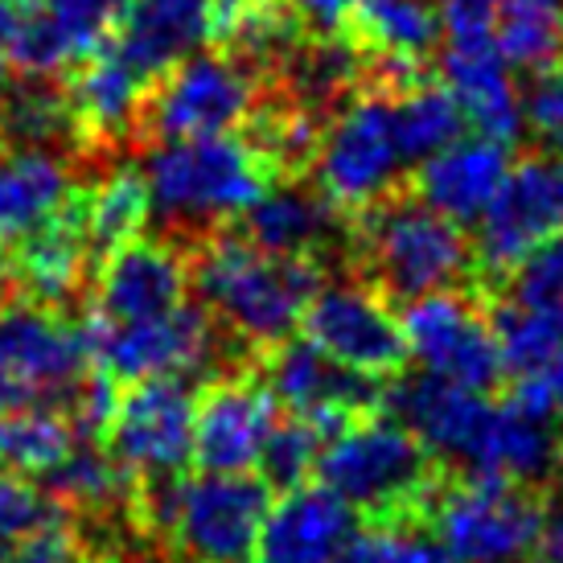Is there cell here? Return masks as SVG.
Masks as SVG:
<instances>
[{
    "instance_id": "cell-1",
    "label": "cell",
    "mask_w": 563,
    "mask_h": 563,
    "mask_svg": "<svg viewBox=\"0 0 563 563\" xmlns=\"http://www.w3.org/2000/svg\"><path fill=\"white\" fill-rule=\"evenodd\" d=\"M321 267L325 264L317 260L255 247L231 227H219L189 247V284L198 288V300L222 333H231L239 350L255 358L288 342L300 325L321 288Z\"/></svg>"
},
{
    "instance_id": "cell-2",
    "label": "cell",
    "mask_w": 563,
    "mask_h": 563,
    "mask_svg": "<svg viewBox=\"0 0 563 563\" xmlns=\"http://www.w3.org/2000/svg\"><path fill=\"white\" fill-rule=\"evenodd\" d=\"M141 177L148 189V219L194 243L243 219V210L280 181L243 132L153 144Z\"/></svg>"
},
{
    "instance_id": "cell-3",
    "label": "cell",
    "mask_w": 563,
    "mask_h": 563,
    "mask_svg": "<svg viewBox=\"0 0 563 563\" xmlns=\"http://www.w3.org/2000/svg\"><path fill=\"white\" fill-rule=\"evenodd\" d=\"M272 510V485L255 473L144 477L132 522L181 563H247Z\"/></svg>"
},
{
    "instance_id": "cell-4",
    "label": "cell",
    "mask_w": 563,
    "mask_h": 563,
    "mask_svg": "<svg viewBox=\"0 0 563 563\" xmlns=\"http://www.w3.org/2000/svg\"><path fill=\"white\" fill-rule=\"evenodd\" d=\"M317 473L321 485L371 518V527H423L449 482L423 440L404 420L383 416H362L333 432Z\"/></svg>"
},
{
    "instance_id": "cell-5",
    "label": "cell",
    "mask_w": 563,
    "mask_h": 563,
    "mask_svg": "<svg viewBox=\"0 0 563 563\" xmlns=\"http://www.w3.org/2000/svg\"><path fill=\"white\" fill-rule=\"evenodd\" d=\"M350 260H358V280L387 300L411 305L465 280L473 272V243L461 222L444 219L416 194L395 189L354 214Z\"/></svg>"
},
{
    "instance_id": "cell-6",
    "label": "cell",
    "mask_w": 563,
    "mask_h": 563,
    "mask_svg": "<svg viewBox=\"0 0 563 563\" xmlns=\"http://www.w3.org/2000/svg\"><path fill=\"white\" fill-rule=\"evenodd\" d=\"M407 169L411 161L399 132L395 91L387 87H366L350 95L321 128V144L313 157L317 189L350 214H362L366 206L395 194Z\"/></svg>"
},
{
    "instance_id": "cell-7",
    "label": "cell",
    "mask_w": 563,
    "mask_h": 563,
    "mask_svg": "<svg viewBox=\"0 0 563 563\" xmlns=\"http://www.w3.org/2000/svg\"><path fill=\"white\" fill-rule=\"evenodd\" d=\"M264 103V75L231 49H198L153 82L136 144L227 136Z\"/></svg>"
},
{
    "instance_id": "cell-8",
    "label": "cell",
    "mask_w": 563,
    "mask_h": 563,
    "mask_svg": "<svg viewBox=\"0 0 563 563\" xmlns=\"http://www.w3.org/2000/svg\"><path fill=\"white\" fill-rule=\"evenodd\" d=\"M82 342L91 354V366L111 375L115 383H144V378H198L219 371L222 329L210 317L202 300L177 305L173 313L148 317V321H99L82 317Z\"/></svg>"
},
{
    "instance_id": "cell-9",
    "label": "cell",
    "mask_w": 563,
    "mask_h": 563,
    "mask_svg": "<svg viewBox=\"0 0 563 563\" xmlns=\"http://www.w3.org/2000/svg\"><path fill=\"white\" fill-rule=\"evenodd\" d=\"M539 522L543 498L531 485L461 477L444 482L423 527L453 563H518L534 551Z\"/></svg>"
},
{
    "instance_id": "cell-10",
    "label": "cell",
    "mask_w": 563,
    "mask_h": 563,
    "mask_svg": "<svg viewBox=\"0 0 563 563\" xmlns=\"http://www.w3.org/2000/svg\"><path fill=\"white\" fill-rule=\"evenodd\" d=\"M551 235H563V157L539 148L510 165L498 198L477 219L473 276L482 292H494L518 260Z\"/></svg>"
},
{
    "instance_id": "cell-11",
    "label": "cell",
    "mask_w": 563,
    "mask_h": 563,
    "mask_svg": "<svg viewBox=\"0 0 563 563\" xmlns=\"http://www.w3.org/2000/svg\"><path fill=\"white\" fill-rule=\"evenodd\" d=\"M82 329L63 309L30 297L0 300V383L25 404L66 407L91 371Z\"/></svg>"
},
{
    "instance_id": "cell-12",
    "label": "cell",
    "mask_w": 563,
    "mask_h": 563,
    "mask_svg": "<svg viewBox=\"0 0 563 563\" xmlns=\"http://www.w3.org/2000/svg\"><path fill=\"white\" fill-rule=\"evenodd\" d=\"M407 354L420 362L423 375L453 383L465 391H494L501 371V354L489 329V309L461 292H432L411 300L399 317Z\"/></svg>"
},
{
    "instance_id": "cell-13",
    "label": "cell",
    "mask_w": 563,
    "mask_h": 563,
    "mask_svg": "<svg viewBox=\"0 0 563 563\" xmlns=\"http://www.w3.org/2000/svg\"><path fill=\"white\" fill-rule=\"evenodd\" d=\"M260 378L276 395V404L300 420L325 428L329 437L362 416H375L387 404L383 378L350 371L338 358H329L325 350H317L309 338H288L260 354Z\"/></svg>"
},
{
    "instance_id": "cell-14",
    "label": "cell",
    "mask_w": 563,
    "mask_h": 563,
    "mask_svg": "<svg viewBox=\"0 0 563 563\" xmlns=\"http://www.w3.org/2000/svg\"><path fill=\"white\" fill-rule=\"evenodd\" d=\"M300 329L329 358L383 383L399 378L407 362L404 325L395 317L391 300L366 280L321 284L300 317Z\"/></svg>"
},
{
    "instance_id": "cell-15",
    "label": "cell",
    "mask_w": 563,
    "mask_h": 563,
    "mask_svg": "<svg viewBox=\"0 0 563 563\" xmlns=\"http://www.w3.org/2000/svg\"><path fill=\"white\" fill-rule=\"evenodd\" d=\"M95 267L99 255L87 227V189L75 186L33 231L0 251V280L9 284V292L54 309L79 297L87 280H95Z\"/></svg>"
},
{
    "instance_id": "cell-16",
    "label": "cell",
    "mask_w": 563,
    "mask_h": 563,
    "mask_svg": "<svg viewBox=\"0 0 563 563\" xmlns=\"http://www.w3.org/2000/svg\"><path fill=\"white\" fill-rule=\"evenodd\" d=\"M440 75L444 87L456 95L465 111V124H473L485 141L510 144L522 136V95H518L510 66L494 46V21L485 16H444V42H440Z\"/></svg>"
},
{
    "instance_id": "cell-17",
    "label": "cell",
    "mask_w": 563,
    "mask_h": 563,
    "mask_svg": "<svg viewBox=\"0 0 563 563\" xmlns=\"http://www.w3.org/2000/svg\"><path fill=\"white\" fill-rule=\"evenodd\" d=\"M198 395L189 378H144L120 395L108 444L136 477H173L194 461Z\"/></svg>"
},
{
    "instance_id": "cell-18",
    "label": "cell",
    "mask_w": 563,
    "mask_h": 563,
    "mask_svg": "<svg viewBox=\"0 0 563 563\" xmlns=\"http://www.w3.org/2000/svg\"><path fill=\"white\" fill-rule=\"evenodd\" d=\"M189 292V251L169 239H144L115 247L95 267L91 280V309L99 321H148V317L173 313L186 305Z\"/></svg>"
},
{
    "instance_id": "cell-19",
    "label": "cell",
    "mask_w": 563,
    "mask_h": 563,
    "mask_svg": "<svg viewBox=\"0 0 563 563\" xmlns=\"http://www.w3.org/2000/svg\"><path fill=\"white\" fill-rule=\"evenodd\" d=\"M280 404L260 375H222L198 395L194 461L202 473H251L260 465Z\"/></svg>"
},
{
    "instance_id": "cell-20",
    "label": "cell",
    "mask_w": 563,
    "mask_h": 563,
    "mask_svg": "<svg viewBox=\"0 0 563 563\" xmlns=\"http://www.w3.org/2000/svg\"><path fill=\"white\" fill-rule=\"evenodd\" d=\"M239 235L255 247L276 255H300V260H350L354 247V214L342 210L329 194L300 181H276L255 198L251 210L239 219Z\"/></svg>"
},
{
    "instance_id": "cell-21",
    "label": "cell",
    "mask_w": 563,
    "mask_h": 563,
    "mask_svg": "<svg viewBox=\"0 0 563 563\" xmlns=\"http://www.w3.org/2000/svg\"><path fill=\"white\" fill-rule=\"evenodd\" d=\"M345 37L366 54L371 87L404 91L444 42V13L437 0H354Z\"/></svg>"
},
{
    "instance_id": "cell-22",
    "label": "cell",
    "mask_w": 563,
    "mask_h": 563,
    "mask_svg": "<svg viewBox=\"0 0 563 563\" xmlns=\"http://www.w3.org/2000/svg\"><path fill=\"white\" fill-rule=\"evenodd\" d=\"M206 42H214V0H128L103 37L144 82L169 75Z\"/></svg>"
},
{
    "instance_id": "cell-23",
    "label": "cell",
    "mask_w": 563,
    "mask_h": 563,
    "mask_svg": "<svg viewBox=\"0 0 563 563\" xmlns=\"http://www.w3.org/2000/svg\"><path fill=\"white\" fill-rule=\"evenodd\" d=\"M75 124L82 136V153H108L120 144H136L144 115V99L153 82H144L128 63H120L103 42L70 66V79H63Z\"/></svg>"
},
{
    "instance_id": "cell-24",
    "label": "cell",
    "mask_w": 563,
    "mask_h": 563,
    "mask_svg": "<svg viewBox=\"0 0 563 563\" xmlns=\"http://www.w3.org/2000/svg\"><path fill=\"white\" fill-rule=\"evenodd\" d=\"M358 539V510L329 485L288 489L260 531V563H338Z\"/></svg>"
},
{
    "instance_id": "cell-25",
    "label": "cell",
    "mask_w": 563,
    "mask_h": 563,
    "mask_svg": "<svg viewBox=\"0 0 563 563\" xmlns=\"http://www.w3.org/2000/svg\"><path fill=\"white\" fill-rule=\"evenodd\" d=\"M128 0H37L25 13L9 58L21 75L54 79L63 66H75L108 37L111 21Z\"/></svg>"
},
{
    "instance_id": "cell-26",
    "label": "cell",
    "mask_w": 563,
    "mask_h": 563,
    "mask_svg": "<svg viewBox=\"0 0 563 563\" xmlns=\"http://www.w3.org/2000/svg\"><path fill=\"white\" fill-rule=\"evenodd\" d=\"M510 173V148L485 136H461L444 153L420 161L411 177V194L440 210L453 222H477L498 198L501 181Z\"/></svg>"
},
{
    "instance_id": "cell-27",
    "label": "cell",
    "mask_w": 563,
    "mask_h": 563,
    "mask_svg": "<svg viewBox=\"0 0 563 563\" xmlns=\"http://www.w3.org/2000/svg\"><path fill=\"white\" fill-rule=\"evenodd\" d=\"M42 489L54 501H63L75 518H132V506H136V494H141V477L128 470L108 444L82 440L58 470H49L42 477Z\"/></svg>"
},
{
    "instance_id": "cell-28",
    "label": "cell",
    "mask_w": 563,
    "mask_h": 563,
    "mask_svg": "<svg viewBox=\"0 0 563 563\" xmlns=\"http://www.w3.org/2000/svg\"><path fill=\"white\" fill-rule=\"evenodd\" d=\"M70 194L63 157L42 148H4L0 153V251L33 231L54 206Z\"/></svg>"
},
{
    "instance_id": "cell-29",
    "label": "cell",
    "mask_w": 563,
    "mask_h": 563,
    "mask_svg": "<svg viewBox=\"0 0 563 563\" xmlns=\"http://www.w3.org/2000/svg\"><path fill=\"white\" fill-rule=\"evenodd\" d=\"M0 136L9 141V148H42L54 157H63L66 148L82 153L66 87L46 75H25L9 87V99L0 111Z\"/></svg>"
},
{
    "instance_id": "cell-30",
    "label": "cell",
    "mask_w": 563,
    "mask_h": 563,
    "mask_svg": "<svg viewBox=\"0 0 563 563\" xmlns=\"http://www.w3.org/2000/svg\"><path fill=\"white\" fill-rule=\"evenodd\" d=\"M82 440L66 407L33 404L16 411H0V473L9 477H46L58 470Z\"/></svg>"
},
{
    "instance_id": "cell-31",
    "label": "cell",
    "mask_w": 563,
    "mask_h": 563,
    "mask_svg": "<svg viewBox=\"0 0 563 563\" xmlns=\"http://www.w3.org/2000/svg\"><path fill=\"white\" fill-rule=\"evenodd\" d=\"M489 329L498 342L501 371L515 378L534 375L563 354V305L501 297L498 305H489Z\"/></svg>"
},
{
    "instance_id": "cell-32",
    "label": "cell",
    "mask_w": 563,
    "mask_h": 563,
    "mask_svg": "<svg viewBox=\"0 0 563 563\" xmlns=\"http://www.w3.org/2000/svg\"><path fill=\"white\" fill-rule=\"evenodd\" d=\"M144 222H148V189H144L141 169L115 165L95 186H87V227H91L99 264L115 247H124L141 235Z\"/></svg>"
},
{
    "instance_id": "cell-33",
    "label": "cell",
    "mask_w": 563,
    "mask_h": 563,
    "mask_svg": "<svg viewBox=\"0 0 563 563\" xmlns=\"http://www.w3.org/2000/svg\"><path fill=\"white\" fill-rule=\"evenodd\" d=\"M395 111H399V132H404V148L411 165L437 157L465 136V111L444 82L420 79L404 91H395Z\"/></svg>"
},
{
    "instance_id": "cell-34",
    "label": "cell",
    "mask_w": 563,
    "mask_h": 563,
    "mask_svg": "<svg viewBox=\"0 0 563 563\" xmlns=\"http://www.w3.org/2000/svg\"><path fill=\"white\" fill-rule=\"evenodd\" d=\"M329 432L317 428V423L300 420H280L267 437L264 453H260V477H264L272 489H297L317 473V461H321V449H325Z\"/></svg>"
},
{
    "instance_id": "cell-35",
    "label": "cell",
    "mask_w": 563,
    "mask_h": 563,
    "mask_svg": "<svg viewBox=\"0 0 563 563\" xmlns=\"http://www.w3.org/2000/svg\"><path fill=\"white\" fill-rule=\"evenodd\" d=\"M0 563H108V560L87 539L79 518L63 506L58 515H49L46 522H37L33 531L13 539L9 548H0Z\"/></svg>"
},
{
    "instance_id": "cell-36",
    "label": "cell",
    "mask_w": 563,
    "mask_h": 563,
    "mask_svg": "<svg viewBox=\"0 0 563 563\" xmlns=\"http://www.w3.org/2000/svg\"><path fill=\"white\" fill-rule=\"evenodd\" d=\"M338 563H453L428 527H371Z\"/></svg>"
},
{
    "instance_id": "cell-37",
    "label": "cell",
    "mask_w": 563,
    "mask_h": 563,
    "mask_svg": "<svg viewBox=\"0 0 563 563\" xmlns=\"http://www.w3.org/2000/svg\"><path fill=\"white\" fill-rule=\"evenodd\" d=\"M494 292L510 300H534V305H563V235H551L531 255H522Z\"/></svg>"
},
{
    "instance_id": "cell-38",
    "label": "cell",
    "mask_w": 563,
    "mask_h": 563,
    "mask_svg": "<svg viewBox=\"0 0 563 563\" xmlns=\"http://www.w3.org/2000/svg\"><path fill=\"white\" fill-rule=\"evenodd\" d=\"M522 120L543 153L563 157V58L534 70L527 99H522Z\"/></svg>"
},
{
    "instance_id": "cell-39",
    "label": "cell",
    "mask_w": 563,
    "mask_h": 563,
    "mask_svg": "<svg viewBox=\"0 0 563 563\" xmlns=\"http://www.w3.org/2000/svg\"><path fill=\"white\" fill-rule=\"evenodd\" d=\"M58 510H63V501L49 498L42 485L0 473V548H9L13 539H21V534L33 531L37 522H46Z\"/></svg>"
},
{
    "instance_id": "cell-40",
    "label": "cell",
    "mask_w": 563,
    "mask_h": 563,
    "mask_svg": "<svg viewBox=\"0 0 563 563\" xmlns=\"http://www.w3.org/2000/svg\"><path fill=\"white\" fill-rule=\"evenodd\" d=\"M522 411H531L534 420H563V354L551 358L548 366H539L534 375L515 378V391H510Z\"/></svg>"
},
{
    "instance_id": "cell-41",
    "label": "cell",
    "mask_w": 563,
    "mask_h": 563,
    "mask_svg": "<svg viewBox=\"0 0 563 563\" xmlns=\"http://www.w3.org/2000/svg\"><path fill=\"white\" fill-rule=\"evenodd\" d=\"M280 4L297 16L300 30L317 33V37L345 33V25H350V13H354V0H280Z\"/></svg>"
},
{
    "instance_id": "cell-42",
    "label": "cell",
    "mask_w": 563,
    "mask_h": 563,
    "mask_svg": "<svg viewBox=\"0 0 563 563\" xmlns=\"http://www.w3.org/2000/svg\"><path fill=\"white\" fill-rule=\"evenodd\" d=\"M444 16H485L494 21L498 13H510V9H531V4H560L563 0H437Z\"/></svg>"
},
{
    "instance_id": "cell-43",
    "label": "cell",
    "mask_w": 563,
    "mask_h": 563,
    "mask_svg": "<svg viewBox=\"0 0 563 563\" xmlns=\"http://www.w3.org/2000/svg\"><path fill=\"white\" fill-rule=\"evenodd\" d=\"M534 555L543 563H563V501H543V522H539Z\"/></svg>"
},
{
    "instance_id": "cell-44",
    "label": "cell",
    "mask_w": 563,
    "mask_h": 563,
    "mask_svg": "<svg viewBox=\"0 0 563 563\" xmlns=\"http://www.w3.org/2000/svg\"><path fill=\"white\" fill-rule=\"evenodd\" d=\"M25 13H30V4H21V0H0V54L13 49L16 33L25 25Z\"/></svg>"
},
{
    "instance_id": "cell-45",
    "label": "cell",
    "mask_w": 563,
    "mask_h": 563,
    "mask_svg": "<svg viewBox=\"0 0 563 563\" xmlns=\"http://www.w3.org/2000/svg\"><path fill=\"white\" fill-rule=\"evenodd\" d=\"M9 87H13V75H9V63L0 58V111H4V99H9Z\"/></svg>"
},
{
    "instance_id": "cell-46",
    "label": "cell",
    "mask_w": 563,
    "mask_h": 563,
    "mask_svg": "<svg viewBox=\"0 0 563 563\" xmlns=\"http://www.w3.org/2000/svg\"><path fill=\"white\" fill-rule=\"evenodd\" d=\"M21 4H37V0H21Z\"/></svg>"
}]
</instances>
